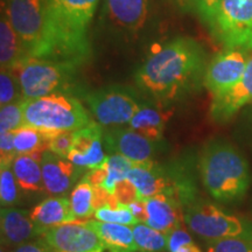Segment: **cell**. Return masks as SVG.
<instances>
[{
    "mask_svg": "<svg viewBox=\"0 0 252 252\" xmlns=\"http://www.w3.org/2000/svg\"><path fill=\"white\" fill-rule=\"evenodd\" d=\"M206 54L190 37H175L153 52L134 74L135 86L167 105L196 89L204 76Z\"/></svg>",
    "mask_w": 252,
    "mask_h": 252,
    "instance_id": "1",
    "label": "cell"
},
{
    "mask_svg": "<svg viewBox=\"0 0 252 252\" xmlns=\"http://www.w3.org/2000/svg\"><path fill=\"white\" fill-rule=\"evenodd\" d=\"M99 0H46L47 54L49 60L89 61L88 30Z\"/></svg>",
    "mask_w": 252,
    "mask_h": 252,
    "instance_id": "2",
    "label": "cell"
},
{
    "mask_svg": "<svg viewBox=\"0 0 252 252\" xmlns=\"http://www.w3.org/2000/svg\"><path fill=\"white\" fill-rule=\"evenodd\" d=\"M197 172L202 186L219 203L242 201L251 185L249 163L242 153L225 140H212L201 150Z\"/></svg>",
    "mask_w": 252,
    "mask_h": 252,
    "instance_id": "3",
    "label": "cell"
},
{
    "mask_svg": "<svg viewBox=\"0 0 252 252\" xmlns=\"http://www.w3.org/2000/svg\"><path fill=\"white\" fill-rule=\"evenodd\" d=\"M93 122L89 112L76 97L59 93L35 99H25L24 124L48 134L75 132Z\"/></svg>",
    "mask_w": 252,
    "mask_h": 252,
    "instance_id": "4",
    "label": "cell"
},
{
    "mask_svg": "<svg viewBox=\"0 0 252 252\" xmlns=\"http://www.w3.org/2000/svg\"><path fill=\"white\" fill-rule=\"evenodd\" d=\"M82 63L71 60L28 58L13 69L26 99H35L70 88Z\"/></svg>",
    "mask_w": 252,
    "mask_h": 252,
    "instance_id": "5",
    "label": "cell"
},
{
    "mask_svg": "<svg viewBox=\"0 0 252 252\" xmlns=\"http://www.w3.org/2000/svg\"><path fill=\"white\" fill-rule=\"evenodd\" d=\"M184 222L204 242L228 238L252 239V222L226 212L215 203L197 198L184 210Z\"/></svg>",
    "mask_w": 252,
    "mask_h": 252,
    "instance_id": "6",
    "label": "cell"
},
{
    "mask_svg": "<svg viewBox=\"0 0 252 252\" xmlns=\"http://www.w3.org/2000/svg\"><path fill=\"white\" fill-rule=\"evenodd\" d=\"M2 11L21 39L27 58L46 59V0H5Z\"/></svg>",
    "mask_w": 252,
    "mask_h": 252,
    "instance_id": "7",
    "label": "cell"
},
{
    "mask_svg": "<svg viewBox=\"0 0 252 252\" xmlns=\"http://www.w3.org/2000/svg\"><path fill=\"white\" fill-rule=\"evenodd\" d=\"M91 115L103 127L128 124L141 100L130 87L109 86L84 94Z\"/></svg>",
    "mask_w": 252,
    "mask_h": 252,
    "instance_id": "8",
    "label": "cell"
},
{
    "mask_svg": "<svg viewBox=\"0 0 252 252\" xmlns=\"http://www.w3.org/2000/svg\"><path fill=\"white\" fill-rule=\"evenodd\" d=\"M210 28L225 49L252 52V0H222Z\"/></svg>",
    "mask_w": 252,
    "mask_h": 252,
    "instance_id": "9",
    "label": "cell"
},
{
    "mask_svg": "<svg viewBox=\"0 0 252 252\" xmlns=\"http://www.w3.org/2000/svg\"><path fill=\"white\" fill-rule=\"evenodd\" d=\"M151 0H104L102 23L116 39L134 40L149 20Z\"/></svg>",
    "mask_w": 252,
    "mask_h": 252,
    "instance_id": "10",
    "label": "cell"
},
{
    "mask_svg": "<svg viewBox=\"0 0 252 252\" xmlns=\"http://www.w3.org/2000/svg\"><path fill=\"white\" fill-rule=\"evenodd\" d=\"M249 56L242 49H225L210 61L203 76V84L213 98L234 88L241 81Z\"/></svg>",
    "mask_w": 252,
    "mask_h": 252,
    "instance_id": "11",
    "label": "cell"
},
{
    "mask_svg": "<svg viewBox=\"0 0 252 252\" xmlns=\"http://www.w3.org/2000/svg\"><path fill=\"white\" fill-rule=\"evenodd\" d=\"M104 147L109 154H121L134 163L153 160L163 150V141L158 143L144 137L131 127H104Z\"/></svg>",
    "mask_w": 252,
    "mask_h": 252,
    "instance_id": "12",
    "label": "cell"
},
{
    "mask_svg": "<svg viewBox=\"0 0 252 252\" xmlns=\"http://www.w3.org/2000/svg\"><path fill=\"white\" fill-rule=\"evenodd\" d=\"M54 252H105L102 239L84 222H69L47 230L42 236Z\"/></svg>",
    "mask_w": 252,
    "mask_h": 252,
    "instance_id": "13",
    "label": "cell"
},
{
    "mask_svg": "<svg viewBox=\"0 0 252 252\" xmlns=\"http://www.w3.org/2000/svg\"><path fill=\"white\" fill-rule=\"evenodd\" d=\"M103 135L104 127L94 121L75 131L74 145L67 159L86 171L103 166L108 158L104 152Z\"/></svg>",
    "mask_w": 252,
    "mask_h": 252,
    "instance_id": "14",
    "label": "cell"
},
{
    "mask_svg": "<svg viewBox=\"0 0 252 252\" xmlns=\"http://www.w3.org/2000/svg\"><path fill=\"white\" fill-rule=\"evenodd\" d=\"M43 184L46 194L50 196H65L70 188L86 174V169L74 165L67 158L56 156L46 150L41 158Z\"/></svg>",
    "mask_w": 252,
    "mask_h": 252,
    "instance_id": "15",
    "label": "cell"
},
{
    "mask_svg": "<svg viewBox=\"0 0 252 252\" xmlns=\"http://www.w3.org/2000/svg\"><path fill=\"white\" fill-rule=\"evenodd\" d=\"M1 245L14 249L45 235L46 230L34 223L26 209L17 207L1 208L0 212Z\"/></svg>",
    "mask_w": 252,
    "mask_h": 252,
    "instance_id": "16",
    "label": "cell"
},
{
    "mask_svg": "<svg viewBox=\"0 0 252 252\" xmlns=\"http://www.w3.org/2000/svg\"><path fill=\"white\" fill-rule=\"evenodd\" d=\"M250 103H252V54L249 56L241 81L226 93L213 98L210 116L213 121L225 123Z\"/></svg>",
    "mask_w": 252,
    "mask_h": 252,
    "instance_id": "17",
    "label": "cell"
},
{
    "mask_svg": "<svg viewBox=\"0 0 252 252\" xmlns=\"http://www.w3.org/2000/svg\"><path fill=\"white\" fill-rule=\"evenodd\" d=\"M160 103L141 102L133 117L128 123V127L149 138L152 141H163L167 123L173 116V110L165 109Z\"/></svg>",
    "mask_w": 252,
    "mask_h": 252,
    "instance_id": "18",
    "label": "cell"
},
{
    "mask_svg": "<svg viewBox=\"0 0 252 252\" xmlns=\"http://www.w3.org/2000/svg\"><path fill=\"white\" fill-rule=\"evenodd\" d=\"M146 207V224L153 229L171 234L175 229L182 226L184 208L165 194H159L144 201Z\"/></svg>",
    "mask_w": 252,
    "mask_h": 252,
    "instance_id": "19",
    "label": "cell"
},
{
    "mask_svg": "<svg viewBox=\"0 0 252 252\" xmlns=\"http://www.w3.org/2000/svg\"><path fill=\"white\" fill-rule=\"evenodd\" d=\"M43 152L20 154L14 159L12 169L23 195H41L46 193L43 184L41 158Z\"/></svg>",
    "mask_w": 252,
    "mask_h": 252,
    "instance_id": "20",
    "label": "cell"
},
{
    "mask_svg": "<svg viewBox=\"0 0 252 252\" xmlns=\"http://www.w3.org/2000/svg\"><path fill=\"white\" fill-rule=\"evenodd\" d=\"M30 215L34 223L46 231L64 223L76 220V217L71 212L70 200L65 196L46 197L32 208Z\"/></svg>",
    "mask_w": 252,
    "mask_h": 252,
    "instance_id": "21",
    "label": "cell"
},
{
    "mask_svg": "<svg viewBox=\"0 0 252 252\" xmlns=\"http://www.w3.org/2000/svg\"><path fill=\"white\" fill-rule=\"evenodd\" d=\"M87 224L96 231L109 252H137L132 226L100 220H87Z\"/></svg>",
    "mask_w": 252,
    "mask_h": 252,
    "instance_id": "22",
    "label": "cell"
},
{
    "mask_svg": "<svg viewBox=\"0 0 252 252\" xmlns=\"http://www.w3.org/2000/svg\"><path fill=\"white\" fill-rule=\"evenodd\" d=\"M28 59L18 33L1 9L0 19V64L1 69L13 70Z\"/></svg>",
    "mask_w": 252,
    "mask_h": 252,
    "instance_id": "23",
    "label": "cell"
},
{
    "mask_svg": "<svg viewBox=\"0 0 252 252\" xmlns=\"http://www.w3.org/2000/svg\"><path fill=\"white\" fill-rule=\"evenodd\" d=\"M13 133L14 146L18 156L35 152H45L49 138L53 135L46 133V132L34 127V126L26 124L13 131Z\"/></svg>",
    "mask_w": 252,
    "mask_h": 252,
    "instance_id": "24",
    "label": "cell"
},
{
    "mask_svg": "<svg viewBox=\"0 0 252 252\" xmlns=\"http://www.w3.org/2000/svg\"><path fill=\"white\" fill-rule=\"evenodd\" d=\"M138 252H168V235L138 222L132 226Z\"/></svg>",
    "mask_w": 252,
    "mask_h": 252,
    "instance_id": "25",
    "label": "cell"
},
{
    "mask_svg": "<svg viewBox=\"0 0 252 252\" xmlns=\"http://www.w3.org/2000/svg\"><path fill=\"white\" fill-rule=\"evenodd\" d=\"M70 207L74 216L77 219H87L94 214V187L89 182L80 180L70 191Z\"/></svg>",
    "mask_w": 252,
    "mask_h": 252,
    "instance_id": "26",
    "label": "cell"
},
{
    "mask_svg": "<svg viewBox=\"0 0 252 252\" xmlns=\"http://www.w3.org/2000/svg\"><path fill=\"white\" fill-rule=\"evenodd\" d=\"M134 162H132L131 160L121 156V154H109L105 163H104L108 175H106L102 188L108 190L109 193L115 194L116 186L118 182L127 178L128 172L131 171Z\"/></svg>",
    "mask_w": 252,
    "mask_h": 252,
    "instance_id": "27",
    "label": "cell"
},
{
    "mask_svg": "<svg viewBox=\"0 0 252 252\" xmlns=\"http://www.w3.org/2000/svg\"><path fill=\"white\" fill-rule=\"evenodd\" d=\"M21 193L12 166L1 167L0 169V203L1 208L15 207L20 203Z\"/></svg>",
    "mask_w": 252,
    "mask_h": 252,
    "instance_id": "28",
    "label": "cell"
},
{
    "mask_svg": "<svg viewBox=\"0 0 252 252\" xmlns=\"http://www.w3.org/2000/svg\"><path fill=\"white\" fill-rule=\"evenodd\" d=\"M20 81L15 71L1 69L0 74V104L1 106L24 99Z\"/></svg>",
    "mask_w": 252,
    "mask_h": 252,
    "instance_id": "29",
    "label": "cell"
},
{
    "mask_svg": "<svg viewBox=\"0 0 252 252\" xmlns=\"http://www.w3.org/2000/svg\"><path fill=\"white\" fill-rule=\"evenodd\" d=\"M94 219L100 222L116 223V224H124L133 226L138 223L133 214L126 204H119L118 207L104 206L94 210Z\"/></svg>",
    "mask_w": 252,
    "mask_h": 252,
    "instance_id": "30",
    "label": "cell"
},
{
    "mask_svg": "<svg viewBox=\"0 0 252 252\" xmlns=\"http://www.w3.org/2000/svg\"><path fill=\"white\" fill-rule=\"evenodd\" d=\"M25 99L1 106L0 110V133L13 132L24 125Z\"/></svg>",
    "mask_w": 252,
    "mask_h": 252,
    "instance_id": "31",
    "label": "cell"
},
{
    "mask_svg": "<svg viewBox=\"0 0 252 252\" xmlns=\"http://www.w3.org/2000/svg\"><path fill=\"white\" fill-rule=\"evenodd\" d=\"M222 0H185V5L188 6L204 24L212 27L219 13Z\"/></svg>",
    "mask_w": 252,
    "mask_h": 252,
    "instance_id": "32",
    "label": "cell"
},
{
    "mask_svg": "<svg viewBox=\"0 0 252 252\" xmlns=\"http://www.w3.org/2000/svg\"><path fill=\"white\" fill-rule=\"evenodd\" d=\"M168 252H202L184 226L168 234Z\"/></svg>",
    "mask_w": 252,
    "mask_h": 252,
    "instance_id": "33",
    "label": "cell"
},
{
    "mask_svg": "<svg viewBox=\"0 0 252 252\" xmlns=\"http://www.w3.org/2000/svg\"><path fill=\"white\" fill-rule=\"evenodd\" d=\"M207 252H252V239L228 238L206 242Z\"/></svg>",
    "mask_w": 252,
    "mask_h": 252,
    "instance_id": "34",
    "label": "cell"
},
{
    "mask_svg": "<svg viewBox=\"0 0 252 252\" xmlns=\"http://www.w3.org/2000/svg\"><path fill=\"white\" fill-rule=\"evenodd\" d=\"M74 139L75 132H59V133L53 134L52 137L49 138L48 144H47V150L56 154V156L67 158L69 152H70L72 149Z\"/></svg>",
    "mask_w": 252,
    "mask_h": 252,
    "instance_id": "35",
    "label": "cell"
},
{
    "mask_svg": "<svg viewBox=\"0 0 252 252\" xmlns=\"http://www.w3.org/2000/svg\"><path fill=\"white\" fill-rule=\"evenodd\" d=\"M0 166H12L14 159L17 158V151L14 146V133L13 132H2L0 133Z\"/></svg>",
    "mask_w": 252,
    "mask_h": 252,
    "instance_id": "36",
    "label": "cell"
},
{
    "mask_svg": "<svg viewBox=\"0 0 252 252\" xmlns=\"http://www.w3.org/2000/svg\"><path fill=\"white\" fill-rule=\"evenodd\" d=\"M115 196L117 197L119 203L126 204V206H128V204L135 200H139L138 198L137 189H135L134 185L128 179L118 182L115 189Z\"/></svg>",
    "mask_w": 252,
    "mask_h": 252,
    "instance_id": "37",
    "label": "cell"
},
{
    "mask_svg": "<svg viewBox=\"0 0 252 252\" xmlns=\"http://www.w3.org/2000/svg\"><path fill=\"white\" fill-rule=\"evenodd\" d=\"M11 252H54L52 247L47 243L45 238L33 239L23 245L12 249Z\"/></svg>",
    "mask_w": 252,
    "mask_h": 252,
    "instance_id": "38",
    "label": "cell"
},
{
    "mask_svg": "<svg viewBox=\"0 0 252 252\" xmlns=\"http://www.w3.org/2000/svg\"><path fill=\"white\" fill-rule=\"evenodd\" d=\"M106 175H108V172H106L105 166L103 165L100 167H97V168L87 171L86 174L82 178V180L89 182L93 187H102L106 179Z\"/></svg>",
    "mask_w": 252,
    "mask_h": 252,
    "instance_id": "39",
    "label": "cell"
},
{
    "mask_svg": "<svg viewBox=\"0 0 252 252\" xmlns=\"http://www.w3.org/2000/svg\"><path fill=\"white\" fill-rule=\"evenodd\" d=\"M128 208L133 214L138 222L146 223L147 214H146V207H145V202L141 200H135L133 202L128 204Z\"/></svg>",
    "mask_w": 252,
    "mask_h": 252,
    "instance_id": "40",
    "label": "cell"
},
{
    "mask_svg": "<svg viewBox=\"0 0 252 252\" xmlns=\"http://www.w3.org/2000/svg\"><path fill=\"white\" fill-rule=\"evenodd\" d=\"M171 1L175 2V4H178V5H182V6H185V0H171Z\"/></svg>",
    "mask_w": 252,
    "mask_h": 252,
    "instance_id": "41",
    "label": "cell"
},
{
    "mask_svg": "<svg viewBox=\"0 0 252 252\" xmlns=\"http://www.w3.org/2000/svg\"><path fill=\"white\" fill-rule=\"evenodd\" d=\"M0 252H11V251L6 250V249H5V248H4V247H2V245H1V250H0Z\"/></svg>",
    "mask_w": 252,
    "mask_h": 252,
    "instance_id": "42",
    "label": "cell"
}]
</instances>
